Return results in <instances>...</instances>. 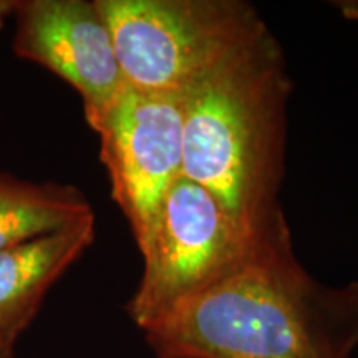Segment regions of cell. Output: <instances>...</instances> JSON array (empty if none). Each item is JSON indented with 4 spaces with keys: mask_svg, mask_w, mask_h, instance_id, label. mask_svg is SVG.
I'll return each instance as SVG.
<instances>
[{
    "mask_svg": "<svg viewBox=\"0 0 358 358\" xmlns=\"http://www.w3.org/2000/svg\"><path fill=\"white\" fill-rule=\"evenodd\" d=\"M145 335L158 358H350L358 348V282L317 280L282 221Z\"/></svg>",
    "mask_w": 358,
    "mask_h": 358,
    "instance_id": "1",
    "label": "cell"
},
{
    "mask_svg": "<svg viewBox=\"0 0 358 358\" xmlns=\"http://www.w3.org/2000/svg\"><path fill=\"white\" fill-rule=\"evenodd\" d=\"M282 47L268 27L181 93L182 176L203 186L250 239L285 221V118L290 95Z\"/></svg>",
    "mask_w": 358,
    "mask_h": 358,
    "instance_id": "2",
    "label": "cell"
},
{
    "mask_svg": "<svg viewBox=\"0 0 358 358\" xmlns=\"http://www.w3.org/2000/svg\"><path fill=\"white\" fill-rule=\"evenodd\" d=\"M127 87L181 95L266 22L241 0H96Z\"/></svg>",
    "mask_w": 358,
    "mask_h": 358,
    "instance_id": "3",
    "label": "cell"
},
{
    "mask_svg": "<svg viewBox=\"0 0 358 358\" xmlns=\"http://www.w3.org/2000/svg\"><path fill=\"white\" fill-rule=\"evenodd\" d=\"M257 239L231 221L211 192L179 178L140 248L145 267L127 307L131 320L141 330L150 329L231 272Z\"/></svg>",
    "mask_w": 358,
    "mask_h": 358,
    "instance_id": "4",
    "label": "cell"
},
{
    "mask_svg": "<svg viewBox=\"0 0 358 358\" xmlns=\"http://www.w3.org/2000/svg\"><path fill=\"white\" fill-rule=\"evenodd\" d=\"M92 129L100 134L111 196L140 249L164 196L182 178L181 95L124 87Z\"/></svg>",
    "mask_w": 358,
    "mask_h": 358,
    "instance_id": "5",
    "label": "cell"
},
{
    "mask_svg": "<svg viewBox=\"0 0 358 358\" xmlns=\"http://www.w3.org/2000/svg\"><path fill=\"white\" fill-rule=\"evenodd\" d=\"M13 17V53L77 90L95 127L127 87L96 0H17Z\"/></svg>",
    "mask_w": 358,
    "mask_h": 358,
    "instance_id": "6",
    "label": "cell"
},
{
    "mask_svg": "<svg viewBox=\"0 0 358 358\" xmlns=\"http://www.w3.org/2000/svg\"><path fill=\"white\" fill-rule=\"evenodd\" d=\"M95 241V214L0 250V345L13 343L55 282Z\"/></svg>",
    "mask_w": 358,
    "mask_h": 358,
    "instance_id": "7",
    "label": "cell"
},
{
    "mask_svg": "<svg viewBox=\"0 0 358 358\" xmlns=\"http://www.w3.org/2000/svg\"><path fill=\"white\" fill-rule=\"evenodd\" d=\"M90 216L92 206L77 187L0 174V250L62 231Z\"/></svg>",
    "mask_w": 358,
    "mask_h": 358,
    "instance_id": "8",
    "label": "cell"
},
{
    "mask_svg": "<svg viewBox=\"0 0 358 358\" xmlns=\"http://www.w3.org/2000/svg\"><path fill=\"white\" fill-rule=\"evenodd\" d=\"M17 0H0V30L6 27V22L13 15Z\"/></svg>",
    "mask_w": 358,
    "mask_h": 358,
    "instance_id": "9",
    "label": "cell"
},
{
    "mask_svg": "<svg viewBox=\"0 0 358 358\" xmlns=\"http://www.w3.org/2000/svg\"><path fill=\"white\" fill-rule=\"evenodd\" d=\"M335 6L342 10V13L347 19L358 20V2H337Z\"/></svg>",
    "mask_w": 358,
    "mask_h": 358,
    "instance_id": "10",
    "label": "cell"
},
{
    "mask_svg": "<svg viewBox=\"0 0 358 358\" xmlns=\"http://www.w3.org/2000/svg\"><path fill=\"white\" fill-rule=\"evenodd\" d=\"M0 358H12V350L0 345Z\"/></svg>",
    "mask_w": 358,
    "mask_h": 358,
    "instance_id": "11",
    "label": "cell"
}]
</instances>
